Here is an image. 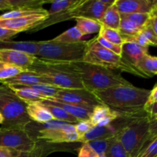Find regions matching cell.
Masks as SVG:
<instances>
[{"instance_id":"cell-10","label":"cell","mask_w":157,"mask_h":157,"mask_svg":"<svg viewBox=\"0 0 157 157\" xmlns=\"http://www.w3.org/2000/svg\"><path fill=\"white\" fill-rule=\"evenodd\" d=\"M54 98L63 102L84 107L90 111L95 107L102 104L93 92L84 88L60 89Z\"/></svg>"},{"instance_id":"cell-11","label":"cell","mask_w":157,"mask_h":157,"mask_svg":"<svg viewBox=\"0 0 157 157\" xmlns=\"http://www.w3.org/2000/svg\"><path fill=\"white\" fill-rule=\"evenodd\" d=\"M48 17V13L35 14L20 18H9V19H0V27L10 29L17 32H30L40 24L45 21Z\"/></svg>"},{"instance_id":"cell-20","label":"cell","mask_w":157,"mask_h":157,"mask_svg":"<svg viewBox=\"0 0 157 157\" xmlns=\"http://www.w3.org/2000/svg\"><path fill=\"white\" fill-rule=\"evenodd\" d=\"M136 68L145 78H153L157 75V58L149 54L145 55L136 64Z\"/></svg>"},{"instance_id":"cell-39","label":"cell","mask_w":157,"mask_h":157,"mask_svg":"<svg viewBox=\"0 0 157 157\" xmlns=\"http://www.w3.org/2000/svg\"><path fill=\"white\" fill-rule=\"evenodd\" d=\"M136 157H157V138L143 149Z\"/></svg>"},{"instance_id":"cell-24","label":"cell","mask_w":157,"mask_h":157,"mask_svg":"<svg viewBox=\"0 0 157 157\" xmlns=\"http://www.w3.org/2000/svg\"><path fill=\"white\" fill-rule=\"evenodd\" d=\"M111 116L120 117L123 116V115L114 111V110H111L110 107L104 105V104H101V105L97 106V107H95L93 109L89 121L91 123L92 125L95 127V126L98 125V124L101 120L104 119V118L107 117Z\"/></svg>"},{"instance_id":"cell-21","label":"cell","mask_w":157,"mask_h":157,"mask_svg":"<svg viewBox=\"0 0 157 157\" xmlns=\"http://www.w3.org/2000/svg\"><path fill=\"white\" fill-rule=\"evenodd\" d=\"M121 21V13H120L117 8L116 7L115 4L113 3V5H111L110 7L106 9L105 12H104V15L102 17V19L101 21V23L102 25L105 26L107 28L119 30Z\"/></svg>"},{"instance_id":"cell-2","label":"cell","mask_w":157,"mask_h":157,"mask_svg":"<svg viewBox=\"0 0 157 157\" xmlns=\"http://www.w3.org/2000/svg\"><path fill=\"white\" fill-rule=\"evenodd\" d=\"M129 157L138 153L157 138V121H151L146 113L129 117L125 125L115 135Z\"/></svg>"},{"instance_id":"cell-14","label":"cell","mask_w":157,"mask_h":157,"mask_svg":"<svg viewBox=\"0 0 157 157\" xmlns=\"http://www.w3.org/2000/svg\"><path fill=\"white\" fill-rule=\"evenodd\" d=\"M36 59L35 55L14 49L0 50V61L9 63L27 70Z\"/></svg>"},{"instance_id":"cell-15","label":"cell","mask_w":157,"mask_h":157,"mask_svg":"<svg viewBox=\"0 0 157 157\" xmlns=\"http://www.w3.org/2000/svg\"><path fill=\"white\" fill-rule=\"evenodd\" d=\"M149 48L143 47L139 44L133 41L125 42L122 45V53L121 56L130 64L136 67L138 61L145 55H147Z\"/></svg>"},{"instance_id":"cell-31","label":"cell","mask_w":157,"mask_h":157,"mask_svg":"<svg viewBox=\"0 0 157 157\" xmlns=\"http://www.w3.org/2000/svg\"><path fill=\"white\" fill-rule=\"evenodd\" d=\"M26 71V69L21 68L18 66L0 61V82Z\"/></svg>"},{"instance_id":"cell-22","label":"cell","mask_w":157,"mask_h":157,"mask_svg":"<svg viewBox=\"0 0 157 157\" xmlns=\"http://www.w3.org/2000/svg\"><path fill=\"white\" fill-rule=\"evenodd\" d=\"M41 104L50 112V113L52 114V116L53 117L54 120H56V121H62V122H66L68 123V124H75L78 122V121L77 118H75V117L71 116V114H69L68 113L64 110L63 109H61V107H58L57 106L52 105V104H49L48 102H47L46 101H40Z\"/></svg>"},{"instance_id":"cell-13","label":"cell","mask_w":157,"mask_h":157,"mask_svg":"<svg viewBox=\"0 0 157 157\" xmlns=\"http://www.w3.org/2000/svg\"><path fill=\"white\" fill-rule=\"evenodd\" d=\"M115 0H84L79 9L80 17L91 18L101 22L106 9Z\"/></svg>"},{"instance_id":"cell-5","label":"cell","mask_w":157,"mask_h":157,"mask_svg":"<svg viewBox=\"0 0 157 157\" xmlns=\"http://www.w3.org/2000/svg\"><path fill=\"white\" fill-rule=\"evenodd\" d=\"M38 53L36 58L46 61L58 62H79L82 61L87 49V41L73 44L48 41H37Z\"/></svg>"},{"instance_id":"cell-26","label":"cell","mask_w":157,"mask_h":157,"mask_svg":"<svg viewBox=\"0 0 157 157\" xmlns=\"http://www.w3.org/2000/svg\"><path fill=\"white\" fill-rule=\"evenodd\" d=\"M84 35H82L79 29L75 26V27L69 29L68 30L65 31L58 36L55 37L53 39H51L52 41L61 43H67V44H73V43L79 42L82 41V38Z\"/></svg>"},{"instance_id":"cell-25","label":"cell","mask_w":157,"mask_h":157,"mask_svg":"<svg viewBox=\"0 0 157 157\" xmlns=\"http://www.w3.org/2000/svg\"><path fill=\"white\" fill-rule=\"evenodd\" d=\"M144 111L151 121H157V84L150 90V95L144 106Z\"/></svg>"},{"instance_id":"cell-36","label":"cell","mask_w":157,"mask_h":157,"mask_svg":"<svg viewBox=\"0 0 157 157\" xmlns=\"http://www.w3.org/2000/svg\"><path fill=\"white\" fill-rule=\"evenodd\" d=\"M111 138H107V139H101V140H96L89 141L86 142L92 149L98 155L105 154L106 151L107 150L109 144H110Z\"/></svg>"},{"instance_id":"cell-43","label":"cell","mask_w":157,"mask_h":157,"mask_svg":"<svg viewBox=\"0 0 157 157\" xmlns=\"http://www.w3.org/2000/svg\"><path fill=\"white\" fill-rule=\"evenodd\" d=\"M141 32L144 35V36L149 40L150 43H151L152 46H156L157 44V35L154 34V32L150 29L147 27H144L141 30Z\"/></svg>"},{"instance_id":"cell-28","label":"cell","mask_w":157,"mask_h":157,"mask_svg":"<svg viewBox=\"0 0 157 157\" xmlns=\"http://www.w3.org/2000/svg\"><path fill=\"white\" fill-rule=\"evenodd\" d=\"M48 13V11L43 8L39 9H21L11 10L8 12L0 15V19H9V18H20V17L28 16V15H35V14Z\"/></svg>"},{"instance_id":"cell-1","label":"cell","mask_w":157,"mask_h":157,"mask_svg":"<svg viewBox=\"0 0 157 157\" xmlns=\"http://www.w3.org/2000/svg\"><path fill=\"white\" fill-rule=\"evenodd\" d=\"M150 90L130 85H120L94 92L101 104L123 116H134L145 113L144 106Z\"/></svg>"},{"instance_id":"cell-37","label":"cell","mask_w":157,"mask_h":157,"mask_svg":"<svg viewBox=\"0 0 157 157\" xmlns=\"http://www.w3.org/2000/svg\"><path fill=\"white\" fill-rule=\"evenodd\" d=\"M46 147L36 142L35 148L30 152H19L15 157H44L45 156Z\"/></svg>"},{"instance_id":"cell-27","label":"cell","mask_w":157,"mask_h":157,"mask_svg":"<svg viewBox=\"0 0 157 157\" xmlns=\"http://www.w3.org/2000/svg\"><path fill=\"white\" fill-rule=\"evenodd\" d=\"M52 2L44 0H8L11 10L21 9H39L42 8L44 3Z\"/></svg>"},{"instance_id":"cell-32","label":"cell","mask_w":157,"mask_h":157,"mask_svg":"<svg viewBox=\"0 0 157 157\" xmlns=\"http://www.w3.org/2000/svg\"><path fill=\"white\" fill-rule=\"evenodd\" d=\"M105 155L107 157H129L124 147L115 136L111 138Z\"/></svg>"},{"instance_id":"cell-12","label":"cell","mask_w":157,"mask_h":157,"mask_svg":"<svg viewBox=\"0 0 157 157\" xmlns=\"http://www.w3.org/2000/svg\"><path fill=\"white\" fill-rule=\"evenodd\" d=\"M114 4L121 14L150 13L157 9L156 0H115Z\"/></svg>"},{"instance_id":"cell-42","label":"cell","mask_w":157,"mask_h":157,"mask_svg":"<svg viewBox=\"0 0 157 157\" xmlns=\"http://www.w3.org/2000/svg\"><path fill=\"white\" fill-rule=\"evenodd\" d=\"M17 34H18V32H15V31L0 27V41H10L11 38H14V36H15Z\"/></svg>"},{"instance_id":"cell-34","label":"cell","mask_w":157,"mask_h":157,"mask_svg":"<svg viewBox=\"0 0 157 157\" xmlns=\"http://www.w3.org/2000/svg\"><path fill=\"white\" fill-rule=\"evenodd\" d=\"M28 86V85H27ZM32 88L37 90L39 94H41L42 96H44L46 99L48 98H54L56 96L57 93L60 90L59 87H55L53 85H51L48 84H37L30 85Z\"/></svg>"},{"instance_id":"cell-3","label":"cell","mask_w":157,"mask_h":157,"mask_svg":"<svg viewBox=\"0 0 157 157\" xmlns=\"http://www.w3.org/2000/svg\"><path fill=\"white\" fill-rule=\"evenodd\" d=\"M27 71L34 72L48 84L61 89L84 88L72 63L46 61L36 58Z\"/></svg>"},{"instance_id":"cell-18","label":"cell","mask_w":157,"mask_h":157,"mask_svg":"<svg viewBox=\"0 0 157 157\" xmlns=\"http://www.w3.org/2000/svg\"><path fill=\"white\" fill-rule=\"evenodd\" d=\"M26 104V112L33 122L44 124L54 120L50 112L40 102H29Z\"/></svg>"},{"instance_id":"cell-16","label":"cell","mask_w":157,"mask_h":157,"mask_svg":"<svg viewBox=\"0 0 157 157\" xmlns=\"http://www.w3.org/2000/svg\"><path fill=\"white\" fill-rule=\"evenodd\" d=\"M2 84L6 86L11 85H33L37 84H48L42 78L38 76L34 72L26 71L18 74L12 78L1 81Z\"/></svg>"},{"instance_id":"cell-6","label":"cell","mask_w":157,"mask_h":157,"mask_svg":"<svg viewBox=\"0 0 157 157\" xmlns=\"http://www.w3.org/2000/svg\"><path fill=\"white\" fill-rule=\"evenodd\" d=\"M82 61L106 67L112 71H125L144 78L136 67L129 64L121 55H117L101 46L97 41L96 37L87 41V49Z\"/></svg>"},{"instance_id":"cell-23","label":"cell","mask_w":157,"mask_h":157,"mask_svg":"<svg viewBox=\"0 0 157 157\" xmlns=\"http://www.w3.org/2000/svg\"><path fill=\"white\" fill-rule=\"evenodd\" d=\"M75 20L76 21V27L79 29L84 36L99 32L101 28V23L100 21L91 18L78 17Z\"/></svg>"},{"instance_id":"cell-9","label":"cell","mask_w":157,"mask_h":157,"mask_svg":"<svg viewBox=\"0 0 157 157\" xmlns=\"http://www.w3.org/2000/svg\"><path fill=\"white\" fill-rule=\"evenodd\" d=\"M35 142L44 141L48 144H61L79 142L80 138L75 133V126L66 124L61 128L43 129L28 133Z\"/></svg>"},{"instance_id":"cell-17","label":"cell","mask_w":157,"mask_h":157,"mask_svg":"<svg viewBox=\"0 0 157 157\" xmlns=\"http://www.w3.org/2000/svg\"><path fill=\"white\" fill-rule=\"evenodd\" d=\"M44 101H46L49 104H52V105L61 107V109L65 110L69 114L77 118L78 121L89 120L90 119V114L92 113V111L86 108H84V107L74 105V104H68V103L63 102V101H59V100L55 99V98H48V99H45Z\"/></svg>"},{"instance_id":"cell-19","label":"cell","mask_w":157,"mask_h":157,"mask_svg":"<svg viewBox=\"0 0 157 157\" xmlns=\"http://www.w3.org/2000/svg\"><path fill=\"white\" fill-rule=\"evenodd\" d=\"M12 90H13L18 98L24 101L25 103L29 102H40L46 98L38 93L37 90H34L31 87L27 85H11L8 86Z\"/></svg>"},{"instance_id":"cell-46","label":"cell","mask_w":157,"mask_h":157,"mask_svg":"<svg viewBox=\"0 0 157 157\" xmlns=\"http://www.w3.org/2000/svg\"><path fill=\"white\" fill-rule=\"evenodd\" d=\"M98 157H107L105 154H101V155H98Z\"/></svg>"},{"instance_id":"cell-8","label":"cell","mask_w":157,"mask_h":157,"mask_svg":"<svg viewBox=\"0 0 157 157\" xmlns=\"http://www.w3.org/2000/svg\"><path fill=\"white\" fill-rule=\"evenodd\" d=\"M36 142L30 137L25 128L0 127V147L17 152H30Z\"/></svg>"},{"instance_id":"cell-30","label":"cell","mask_w":157,"mask_h":157,"mask_svg":"<svg viewBox=\"0 0 157 157\" xmlns=\"http://www.w3.org/2000/svg\"><path fill=\"white\" fill-rule=\"evenodd\" d=\"M142 29L143 28L140 27L139 25L132 22L130 20L121 18L119 32L121 33V36H122L123 39L127 38V37L135 36V35H136L141 32Z\"/></svg>"},{"instance_id":"cell-33","label":"cell","mask_w":157,"mask_h":157,"mask_svg":"<svg viewBox=\"0 0 157 157\" xmlns=\"http://www.w3.org/2000/svg\"><path fill=\"white\" fill-rule=\"evenodd\" d=\"M79 0H58L52 1L50 9L48 11V15H53L71 9Z\"/></svg>"},{"instance_id":"cell-35","label":"cell","mask_w":157,"mask_h":157,"mask_svg":"<svg viewBox=\"0 0 157 157\" xmlns=\"http://www.w3.org/2000/svg\"><path fill=\"white\" fill-rule=\"evenodd\" d=\"M150 13H133V14H121V17L130 20L140 27L144 28L147 24L150 18Z\"/></svg>"},{"instance_id":"cell-38","label":"cell","mask_w":157,"mask_h":157,"mask_svg":"<svg viewBox=\"0 0 157 157\" xmlns=\"http://www.w3.org/2000/svg\"><path fill=\"white\" fill-rule=\"evenodd\" d=\"M75 126V133L78 134V136H79L80 140L94 127L91 124V123L90 122L89 120H85V121H78L77 124H74ZM80 142V140H79Z\"/></svg>"},{"instance_id":"cell-29","label":"cell","mask_w":157,"mask_h":157,"mask_svg":"<svg viewBox=\"0 0 157 157\" xmlns=\"http://www.w3.org/2000/svg\"><path fill=\"white\" fill-rule=\"evenodd\" d=\"M98 35L104 38L107 41H110L113 44H117V45L122 46L124 44V41L119 30H117V29H110V28H107L101 25V28L100 29V32H98Z\"/></svg>"},{"instance_id":"cell-40","label":"cell","mask_w":157,"mask_h":157,"mask_svg":"<svg viewBox=\"0 0 157 157\" xmlns=\"http://www.w3.org/2000/svg\"><path fill=\"white\" fill-rule=\"evenodd\" d=\"M96 38L98 42L99 43L101 46H103V47L105 48L108 49V50L111 51V52L117 54V55H121V53H122V46L113 44V43L110 42V41L104 39L102 37L99 36V35L96 36Z\"/></svg>"},{"instance_id":"cell-41","label":"cell","mask_w":157,"mask_h":157,"mask_svg":"<svg viewBox=\"0 0 157 157\" xmlns=\"http://www.w3.org/2000/svg\"><path fill=\"white\" fill-rule=\"evenodd\" d=\"M98 155L93 150V149L87 144L82 143L81 147L78 149V157H98Z\"/></svg>"},{"instance_id":"cell-7","label":"cell","mask_w":157,"mask_h":157,"mask_svg":"<svg viewBox=\"0 0 157 157\" xmlns=\"http://www.w3.org/2000/svg\"><path fill=\"white\" fill-rule=\"evenodd\" d=\"M0 112L4 118L2 127L25 128L31 122L26 112V104L8 86H0Z\"/></svg>"},{"instance_id":"cell-45","label":"cell","mask_w":157,"mask_h":157,"mask_svg":"<svg viewBox=\"0 0 157 157\" xmlns=\"http://www.w3.org/2000/svg\"><path fill=\"white\" fill-rule=\"evenodd\" d=\"M3 122H4V118H3L1 112H0V124H2V125Z\"/></svg>"},{"instance_id":"cell-44","label":"cell","mask_w":157,"mask_h":157,"mask_svg":"<svg viewBox=\"0 0 157 157\" xmlns=\"http://www.w3.org/2000/svg\"><path fill=\"white\" fill-rule=\"evenodd\" d=\"M19 152L0 147V157H15Z\"/></svg>"},{"instance_id":"cell-4","label":"cell","mask_w":157,"mask_h":157,"mask_svg":"<svg viewBox=\"0 0 157 157\" xmlns=\"http://www.w3.org/2000/svg\"><path fill=\"white\" fill-rule=\"evenodd\" d=\"M81 78L84 88L90 92L104 90L120 85H130L121 74L106 67L79 61L72 63Z\"/></svg>"}]
</instances>
